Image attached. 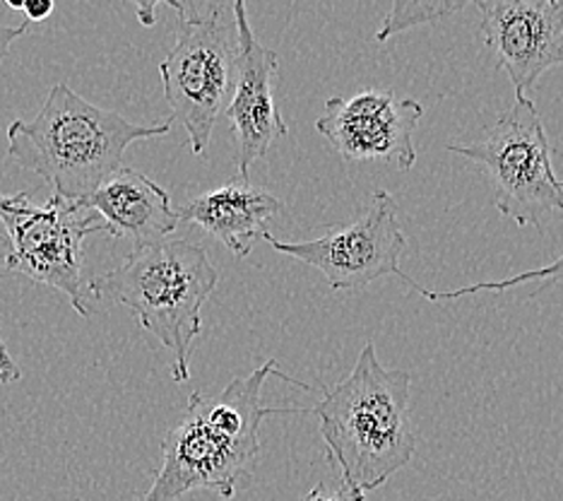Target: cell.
Here are the masks:
<instances>
[{"label":"cell","mask_w":563,"mask_h":501,"mask_svg":"<svg viewBox=\"0 0 563 501\" xmlns=\"http://www.w3.org/2000/svg\"><path fill=\"white\" fill-rule=\"evenodd\" d=\"M409 371L383 367L376 345L368 340L350 377L321 389V403L311 407L350 501H366V494L415 458L417 429L409 415Z\"/></svg>","instance_id":"obj_2"},{"label":"cell","mask_w":563,"mask_h":501,"mask_svg":"<svg viewBox=\"0 0 563 501\" xmlns=\"http://www.w3.org/2000/svg\"><path fill=\"white\" fill-rule=\"evenodd\" d=\"M22 6H24L22 0H10V3H8V8H10V10H22Z\"/></svg>","instance_id":"obj_21"},{"label":"cell","mask_w":563,"mask_h":501,"mask_svg":"<svg viewBox=\"0 0 563 501\" xmlns=\"http://www.w3.org/2000/svg\"><path fill=\"white\" fill-rule=\"evenodd\" d=\"M20 379H22V371H20L15 359H12L3 336H0V385L18 383Z\"/></svg>","instance_id":"obj_16"},{"label":"cell","mask_w":563,"mask_h":501,"mask_svg":"<svg viewBox=\"0 0 563 501\" xmlns=\"http://www.w3.org/2000/svg\"><path fill=\"white\" fill-rule=\"evenodd\" d=\"M0 222L10 241L5 255L10 273L66 294L75 312L85 318L92 314L97 299L85 280L82 243L89 235L107 229L87 205L54 196L46 205H34L27 193L0 196Z\"/></svg>","instance_id":"obj_7"},{"label":"cell","mask_w":563,"mask_h":501,"mask_svg":"<svg viewBox=\"0 0 563 501\" xmlns=\"http://www.w3.org/2000/svg\"><path fill=\"white\" fill-rule=\"evenodd\" d=\"M27 28H30V22L20 24V28H8V24H0V63H3V58L10 54L12 44H15L18 39L27 32Z\"/></svg>","instance_id":"obj_18"},{"label":"cell","mask_w":563,"mask_h":501,"mask_svg":"<svg viewBox=\"0 0 563 501\" xmlns=\"http://www.w3.org/2000/svg\"><path fill=\"white\" fill-rule=\"evenodd\" d=\"M561 186H563V182H561Z\"/></svg>","instance_id":"obj_22"},{"label":"cell","mask_w":563,"mask_h":501,"mask_svg":"<svg viewBox=\"0 0 563 501\" xmlns=\"http://www.w3.org/2000/svg\"><path fill=\"white\" fill-rule=\"evenodd\" d=\"M178 12L176 44L159 63L166 105L186 128L190 150L202 154L214 123L234 95L239 30L232 6L169 3Z\"/></svg>","instance_id":"obj_5"},{"label":"cell","mask_w":563,"mask_h":501,"mask_svg":"<svg viewBox=\"0 0 563 501\" xmlns=\"http://www.w3.org/2000/svg\"><path fill=\"white\" fill-rule=\"evenodd\" d=\"M137 15H140V20H143V24H152L155 22V6H140Z\"/></svg>","instance_id":"obj_20"},{"label":"cell","mask_w":563,"mask_h":501,"mask_svg":"<svg viewBox=\"0 0 563 501\" xmlns=\"http://www.w3.org/2000/svg\"><path fill=\"white\" fill-rule=\"evenodd\" d=\"M479 36L516 95L563 66V0H479Z\"/></svg>","instance_id":"obj_10"},{"label":"cell","mask_w":563,"mask_h":501,"mask_svg":"<svg viewBox=\"0 0 563 501\" xmlns=\"http://www.w3.org/2000/svg\"><path fill=\"white\" fill-rule=\"evenodd\" d=\"M424 107L393 89H364L352 97H330L316 128L350 162H386L402 174L417 162L415 131Z\"/></svg>","instance_id":"obj_9"},{"label":"cell","mask_w":563,"mask_h":501,"mask_svg":"<svg viewBox=\"0 0 563 501\" xmlns=\"http://www.w3.org/2000/svg\"><path fill=\"white\" fill-rule=\"evenodd\" d=\"M271 377L313 391V385L282 374L275 359L251 374L229 381L220 393H190L181 422L162 444V466L140 501H176L210 490L232 499L249 482L261 458V424L273 415H309L311 407H265L263 385Z\"/></svg>","instance_id":"obj_1"},{"label":"cell","mask_w":563,"mask_h":501,"mask_svg":"<svg viewBox=\"0 0 563 501\" xmlns=\"http://www.w3.org/2000/svg\"><path fill=\"white\" fill-rule=\"evenodd\" d=\"M169 131L172 123H133L58 83L34 119L8 126V154L22 170L40 174L54 198L85 205L121 170L128 148Z\"/></svg>","instance_id":"obj_3"},{"label":"cell","mask_w":563,"mask_h":501,"mask_svg":"<svg viewBox=\"0 0 563 501\" xmlns=\"http://www.w3.org/2000/svg\"><path fill=\"white\" fill-rule=\"evenodd\" d=\"M263 239L277 253L316 268L335 292H360L380 277L400 275L407 249L398 203L383 188L371 196L354 220L330 227L318 239L277 241L271 235Z\"/></svg>","instance_id":"obj_8"},{"label":"cell","mask_w":563,"mask_h":501,"mask_svg":"<svg viewBox=\"0 0 563 501\" xmlns=\"http://www.w3.org/2000/svg\"><path fill=\"white\" fill-rule=\"evenodd\" d=\"M301 501H350V499L347 497H338V494H325V487L318 484Z\"/></svg>","instance_id":"obj_19"},{"label":"cell","mask_w":563,"mask_h":501,"mask_svg":"<svg viewBox=\"0 0 563 501\" xmlns=\"http://www.w3.org/2000/svg\"><path fill=\"white\" fill-rule=\"evenodd\" d=\"M56 10L54 0H30V3L22 6V12L24 18H27V22H44L51 18V12Z\"/></svg>","instance_id":"obj_17"},{"label":"cell","mask_w":563,"mask_h":501,"mask_svg":"<svg viewBox=\"0 0 563 501\" xmlns=\"http://www.w3.org/2000/svg\"><path fill=\"white\" fill-rule=\"evenodd\" d=\"M282 210V200L273 190L253 186L249 178H234L220 188L205 190L186 203L178 220L202 227L220 239L236 259H246L255 239L267 235V220Z\"/></svg>","instance_id":"obj_13"},{"label":"cell","mask_w":563,"mask_h":501,"mask_svg":"<svg viewBox=\"0 0 563 501\" xmlns=\"http://www.w3.org/2000/svg\"><path fill=\"white\" fill-rule=\"evenodd\" d=\"M85 205L104 222L107 235L131 239L135 249L169 239L181 222L169 193L133 166L113 172Z\"/></svg>","instance_id":"obj_12"},{"label":"cell","mask_w":563,"mask_h":501,"mask_svg":"<svg viewBox=\"0 0 563 501\" xmlns=\"http://www.w3.org/2000/svg\"><path fill=\"white\" fill-rule=\"evenodd\" d=\"M232 10L239 30V63L234 95L227 107V116L236 145L234 164L239 178H249L251 164L263 160L277 140L289 133V126L282 119L273 92L279 58L273 48L263 46L255 39L246 3L236 0Z\"/></svg>","instance_id":"obj_11"},{"label":"cell","mask_w":563,"mask_h":501,"mask_svg":"<svg viewBox=\"0 0 563 501\" xmlns=\"http://www.w3.org/2000/svg\"><path fill=\"white\" fill-rule=\"evenodd\" d=\"M467 3H407V0H395L390 6L386 20H383L380 30L376 32V42H388L393 34L412 30L417 24H427V22H437L443 20L445 15H453V12L465 10Z\"/></svg>","instance_id":"obj_15"},{"label":"cell","mask_w":563,"mask_h":501,"mask_svg":"<svg viewBox=\"0 0 563 501\" xmlns=\"http://www.w3.org/2000/svg\"><path fill=\"white\" fill-rule=\"evenodd\" d=\"M402 282H407L409 287H412L417 294H421L427 302H453L460 297H470V294H479V292H506V290H514L518 285H525V282H540V290H547L552 285H559L563 282V253L554 263H549L544 268H537V270H528V273H520L514 277H506V280H494V282H477V285H470V287H460V290H427L421 287L419 282H415L409 277L405 270L398 275Z\"/></svg>","instance_id":"obj_14"},{"label":"cell","mask_w":563,"mask_h":501,"mask_svg":"<svg viewBox=\"0 0 563 501\" xmlns=\"http://www.w3.org/2000/svg\"><path fill=\"white\" fill-rule=\"evenodd\" d=\"M448 152L475 162L492 184L496 210L518 227L542 229L544 217L563 213V186L552 164V145L534 101H516L486 128L477 143L448 145Z\"/></svg>","instance_id":"obj_6"},{"label":"cell","mask_w":563,"mask_h":501,"mask_svg":"<svg viewBox=\"0 0 563 501\" xmlns=\"http://www.w3.org/2000/svg\"><path fill=\"white\" fill-rule=\"evenodd\" d=\"M220 273L200 243L164 239L133 249L125 261L89 282L95 299H113L131 308L140 328L152 333L174 355L176 383L190 379L194 342L202 328V306Z\"/></svg>","instance_id":"obj_4"}]
</instances>
